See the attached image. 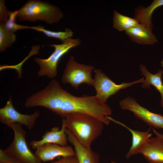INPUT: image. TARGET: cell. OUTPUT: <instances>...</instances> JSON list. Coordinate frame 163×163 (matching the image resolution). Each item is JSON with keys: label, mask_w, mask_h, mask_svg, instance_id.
<instances>
[{"label": "cell", "mask_w": 163, "mask_h": 163, "mask_svg": "<svg viewBox=\"0 0 163 163\" xmlns=\"http://www.w3.org/2000/svg\"><path fill=\"white\" fill-rule=\"evenodd\" d=\"M113 27L120 31H126L139 23L134 18L122 14L116 11L113 14Z\"/></svg>", "instance_id": "18"}, {"label": "cell", "mask_w": 163, "mask_h": 163, "mask_svg": "<svg viewBox=\"0 0 163 163\" xmlns=\"http://www.w3.org/2000/svg\"><path fill=\"white\" fill-rule=\"evenodd\" d=\"M119 106L123 110H129L149 126L163 129V115L151 112L141 106L133 98L127 97L120 101Z\"/></svg>", "instance_id": "9"}, {"label": "cell", "mask_w": 163, "mask_h": 163, "mask_svg": "<svg viewBox=\"0 0 163 163\" xmlns=\"http://www.w3.org/2000/svg\"><path fill=\"white\" fill-rule=\"evenodd\" d=\"M94 69L93 66L78 63L74 57L71 56L66 62L61 78V82L63 84H69L76 90L83 83L92 86V73Z\"/></svg>", "instance_id": "6"}, {"label": "cell", "mask_w": 163, "mask_h": 163, "mask_svg": "<svg viewBox=\"0 0 163 163\" xmlns=\"http://www.w3.org/2000/svg\"><path fill=\"white\" fill-rule=\"evenodd\" d=\"M81 42L79 38H71L61 44L49 45L53 47L54 50L47 58H36L34 59L40 68L37 72L38 76L54 79L57 75L58 64L61 58L71 49L80 45Z\"/></svg>", "instance_id": "4"}, {"label": "cell", "mask_w": 163, "mask_h": 163, "mask_svg": "<svg viewBox=\"0 0 163 163\" xmlns=\"http://www.w3.org/2000/svg\"><path fill=\"white\" fill-rule=\"evenodd\" d=\"M35 154L43 162L53 160L58 157L75 155V151L70 145L62 146L59 145L48 143L38 147Z\"/></svg>", "instance_id": "11"}, {"label": "cell", "mask_w": 163, "mask_h": 163, "mask_svg": "<svg viewBox=\"0 0 163 163\" xmlns=\"http://www.w3.org/2000/svg\"><path fill=\"white\" fill-rule=\"evenodd\" d=\"M17 11L20 21L35 22L39 20L52 24L59 22L63 17V12L57 7L38 0H28Z\"/></svg>", "instance_id": "3"}, {"label": "cell", "mask_w": 163, "mask_h": 163, "mask_svg": "<svg viewBox=\"0 0 163 163\" xmlns=\"http://www.w3.org/2000/svg\"><path fill=\"white\" fill-rule=\"evenodd\" d=\"M17 14V10L11 12L8 20L4 23L5 27L8 30L14 33L20 30L30 29L31 27L19 24L15 22Z\"/></svg>", "instance_id": "21"}, {"label": "cell", "mask_w": 163, "mask_h": 163, "mask_svg": "<svg viewBox=\"0 0 163 163\" xmlns=\"http://www.w3.org/2000/svg\"><path fill=\"white\" fill-rule=\"evenodd\" d=\"M14 33L7 30L4 23H0V52H3L11 47L16 41Z\"/></svg>", "instance_id": "20"}, {"label": "cell", "mask_w": 163, "mask_h": 163, "mask_svg": "<svg viewBox=\"0 0 163 163\" xmlns=\"http://www.w3.org/2000/svg\"><path fill=\"white\" fill-rule=\"evenodd\" d=\"M40 112L36 111L30 114H23L14 108L11 96L10 95L5 105L0 109V121L9 128L15 123L20 124L30 130L34 127Z\"/></svg>", "instance_id": "8"}, {"label": "cell", "mask_w": 163, "mask_h": 163, "mask_svg": "<svg viewBox=\"0 0 163 163\" xmlns=\"http://www.w3.org/2000/svg\"><path fill=\"white\" fill-rule=\"evenodd\" d=\"M110 163H116V162L114 161H112Z\"/></svg>", "instance_id": "26"}, {"label": "cell", "mask_w": 163, "mask_h": 163, "mask_svg": "<svg viewBox=\"0 0 163 163\" xmlns=\"http://www.w3.org/2000/svg\"><path fill=\"white\" fill-rule=\"evenodd\" d=\"M140 69L142 75L145 77L142 87L150 88L151 85L153 86L161 94L160 104L163 107V82L162 80L163 70L159 69L157 73L153 74L147 70L145 66L142 64L140 66Z\"/></svg>", "instance_id": "17"}, {"label": "cell", "mask_w": 163, "mask_h": 163, "mask_svg": "<svg viewBox=\"0 0 163 163\" xmlns=\"http://www.w3.org/2000/svg\"><path fill=\"white\" fill-rule=\"evenodd\" d=\"M63 118L67 129L81 144L88 148L101 135L104 125L97 119L84 113H71Z\"/></svg>", "instance_id": "2"}, {"label": "cell", "mask_w": 163, "mask_h": 163, "mask_svg": "<svg viewBox=\"0 0 163 163\" xmlns=\"http://www.w3.org/2000/svg\"><path fill=\"white\" fill-rule=\"evenodd\" d=\"M92 85L96 91L95 96L101 102L106 103L109 98L116 94L120 90L139 83H142L144 78L129 82L117 84L112 80L102 70L95 69Z\"/></svg>", "instance_id": "7"}, {"label": "cell", "mask_w": 163, "mask_h": 163, "mask_svg": "<svg viewBox=\"0 0 163 163\" xmlns=\"http://www.w3.org/2000/svg\"><path fill=\"white\" fill-rule=\"evenodd\" d=\"M160 63H161V65L162 68L163 70V59H162V60H161L160 62ZM162 78L163 79V76L162 77Z\"/></svg>", "instance_id": "25"}, {"label": "cell", "mask_w": 163, "mask_h": 163, "mask_svg": "<svg viewBox=\"0 0 163 163\" xmlns=\"http://www.w3.org/2000/svg\"><path fill=\"white\" fill-rule=\"evenodd\" d=\"M66 133L68 141L74 147L75 155L78 163H99V155L98 154L93 151L91 148L85 147L81 144L67 129Z\"/></svg>", "instance_id": "14"}, {"label": "cell", "mask_w": 163, "mask_h": 163, "mask_svg": "<svg viewBox=\"0 0 163 163\" xmlns=\"http://www.w3.org/2000/svg\"><path fill=\"white\" fill-rule=\"evenodd\" d=\"M11 11L8 10L5 5V0H0V23H4L8 19Z\"/></svg>", "instance_id": "22"}, {"label": "cell", "mask_w": 163, "mask_h": 163, "mask_svg": "<svg viewBox=\"0 0 163 163\" xmlns=\"http://www.w3.org/2000/svg\"><path fill=\"white\" fill-rule=\"evenodd\" d=\"M27 107H44L63 118L69 114L80 113L91 116L108 125L112 110L106 103L95 96H74L63 89L56 80L52 79L43 89L29 96L26 100Z\"/></svg>", "instance_id": "1"}, {"label": "cell", "mask_w": 163, "mask_h": 163, "mask_svg": "<svg viewBox=\"0 0 163 163\" xmlns=\"http://www.w3.org/2000/svg\"><path fill=\"white\" fill-rule=\"evenodd\" d=\"M153 133L156 136L159 137L163 140V133H161L157 131L154 128H152Z\"/></svg>", "instance_id": "24"}, {"label": "cell", "mask_w": 163, "mask_h": 163, "mask_svg": "<svg viewBox=\"0 0 163 163\" xmlns=\"http://www.w3.org/2000/svg\"><path fill=\"white\" fill-rule=\"evenodd\" d=\"M107 117L110 121L113 122L124 127L131 134V146L126 155V158H129L133 155L140 153L147 140L152 136V133L149 132L150 128L147 131L144 132L134 130L123 123L117 120L110 116H107Z\"/></svg>", "instance_id": "12"}, {"label": "cell", "mask_w": 163, "mask_h": 163, "mask_svg": "<svg viewBox=\"0 0 163 163\" xmlns=\"http://www.w3.org/2000/svg\"><path fill=\"white\" fill-rule=\"evenodd\" d=\"M140 153L149 163H163V140L157 136L150 137Z\"/></svg>", "instance_id": "13"}, {"label": "cell", "mask_w": 163, "mask_h": 163, "mask_svg": "<svg viewBox=\"0 0 163 163\" xmlns=\"http://www.w3.org/2000/svg\"><path fill=\"white\" fill-rule=\"evenodd\" d=\"M30 29L42 32L48 37L57 39L62 43L72 38L73 35V32L69 28L65 29L64 31L56 32L46 29L43 27L38 25L37 26L31 27Z\"/></svg>", "instance_id": "19"}, {"label": "cell", "mask_w": 163, "mask_h": 163, "mask_svg": "<svg viewBox=\"0 0 163 163\" xmlns=\"http://www.w3.org/2000/svg\"><path fill=\"white\" fill-rule=\"evenodd\" d=\"M163 6V0H154L147 7L139 6L136 8L134 18L139 24L152 30L153 24L152 17L154 11L158 8Z\"/></svg>", "instance_id": "16"}, {"label": "cell", "mask_w": 163, "mask_h": 163, "mask_svg": "<svg viewBox=\"0 0 163 163\" xmlns=\"http://www.w3.org/2000/svg\"><path fill=\"white\" fill-rule=\"evenodd\" d=\"M0 163H3L0 162Z\"/></svg>", "instance_id": "27"}, {"label": "cell", "mask_w": 163, "mask_h": 163, "mask_svg": "<svg viewBox=\"0 0 163 163\" xmlns=\"http://www.w3.org/2000/svg\"><path fill=\"white\" fill-rule=\"evenodd\" d=\"M152 30L139 24L125 33L132 42L141 45H152L157 43L158 40Z\"/></svg>", "instance_id": "15"}, {"label": "cell", "mask_w": 163, "mask_h": 163, "mask_svg": "<svg viewBox=\"0 0 163 163\" xmlns=\"http://www.w3.org/2000/svg\"><path fill=\"white\" fill-rule=\"evenodd\" d=\"M11 128L14 131V137L4 151L20 163H42V161L29 149L26 140V133L22 125L15 123Z\"/></svg>", "instance_id": "5"}, {"label": "cell", "mask_w": 163, "mask_h": 163, "mask_svg": "<svg viewBox=\"0 0 163 163\" xmlns=\"http://www.w3.org/2000/svg\"><path fill=\"white\" fill-rule=\"evenodd\" d=\"M67 129L65 118L62 119L61 128L55 126L47 131L39 140H33L31 141L29 145L32 149H36L38 147L45 144L50 143L59 145L62 146H67L68 139L66 130Z\"/></svg>", "instance_id": "10"}, {"label": "cell", "mask_w": 163, "mask_h": 163, "mask_svg": "<svg viewBox=\"0 0 163 163\" xmlns=\"http://www.w3.org/2000/svg\"><path fill=\"white\" fill-rule=\"evenodd\" d=\"M50 163H78V162L75 155L62 157L59 160Z\"/></svg>", "instance_id": "23"}]
</instances>
